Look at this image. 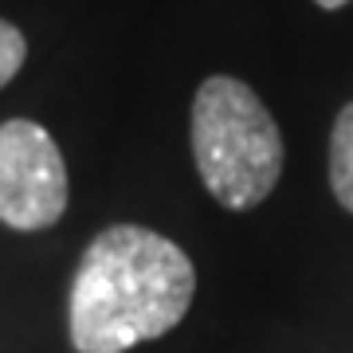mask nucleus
Segmentation results:
<instances>
[{
    "label": "nucleus",
    "instance_id": "nucleus-1",
    "mask_svg": "<svg viewBox=\"0 0 353 353\" xmlns=\"http://www.w3.org/2000/svg\"><path fill=\"white\" fill-rule=\"evenodd\" d=\"M196 294L192 259L141 224H110L71 279V345L79 353H126L189 314Z\"/></svg>",
    "mask_w": 353,
    "mask_h": 353
},
{
    "label": "nucleus",
    "instance_id": "nucleus-2",
    "mask_svg": "<svg viewBox=\"0 0 353 353\" xmlns=\"http://www.w3.org/2000/svg\"><path fill=\"white\" fill-rule=\"evenodd\" d=\"M192 161L204 189L232 212H248L283 176V134L248 83L204 79L192 99Z\"/></svg>",
    "mask_w": 353,
    "mask_h": 353
},
{
    "label": "nucleus",
    "instance_id": "nucleus-3",
    "mask_svg": "<svg viewBox=\"0 0 353 353\" xmlns=\"http://www.w3.org/2000/svg\"><path fill=\"white\" fill-rule=\"evenodd\" d=\"M67 212V165L48 130L32 118L0 122V224L43 232Z\"/></svg>",
    "mask_w": 353,
    "mask_h": 353
},
{
    "label": "nucleus",
    "instance_id": "nucleus-4",
    "mask_svg": "<svg viewBox=\"0 0 353 353\" xmlns=\"http://www.w3.org/2000/svg\"><path fill=\"white\" fill-rule=\"evenodd\" d=\"M330 189L345 212H353V102L341 106L330 134Z\"/></svg>",
    "mask_w": 353,
    "mask_h": 353
},
{
    "label": "nucleus",
    "instance_id": "nucleus-5",
    "mask_svg": "<svg viewBox=\"0 0 353 353\" xmlns=\"http://www.w3.org/2000/svg\"><path fill=\"white\" fill-rule=\"evenodd\" d=\"M24 55H28V43H24V32L8 20H0V90L8 87L16 79V71L24 67Z\"/></svg>",
    "mask_w": 353,
    "mask_h": 353
},
{
    "label": "nucleus",
    "instance_id": "nucleus-6",
    "mask_svg": "<svg viewBox=\"0 0 353 353\" xmlns=\"http://www.w3.org/2000/svg\"><path fill=\"white\" fill-rule=\"evenodd\" d=\"M318 8H326V12H334V8H345V4H350V0H314Z\"/></svg>",
    "mask_w": 353,
    "mask_h": 353
}]
</instances>
